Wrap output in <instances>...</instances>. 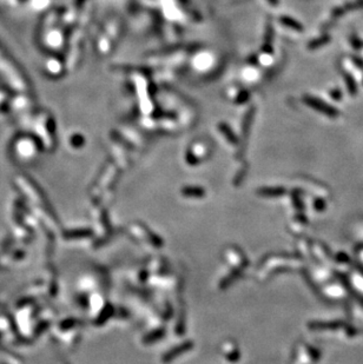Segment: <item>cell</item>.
I'll use <instances>...</instances> for the list:
<instances>
[{"label":"cell","mask_w":363,"mask_h":364,"mask_svg":"<svg viewBox=\"0 0 363 364\" xmlns=\"http://www.w3.org/2000/svg\"><path fill=\"white\" fill-rule=\"evenodd\" d=\"M308 104H310L313 107L318 108V110H322V112H324V114H328L330 116L336 115L335 110H332L329 106H327V105L318 103V100H316V99H308Z\"/></svg>","instance_id":"6da1fadb"}]
</instances>
